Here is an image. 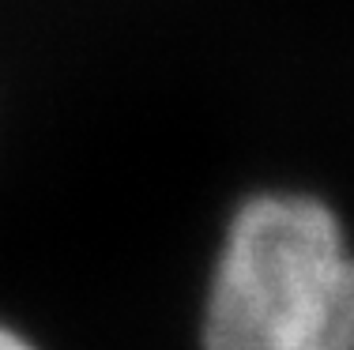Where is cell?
<instances>
[{"label":"cell","instance_id":"6da1fadb","mask_svg":"<svg viewBox=\"0 0 354 350\" xmlns=\"http://www.w3.org/2000/svg\"><path fill=\"white\" fill-rule=\"evenodd\" d=\"M207 350H354V253L309 196L234 215L204 309Z\"/></svg>","mask_w":354,"mask_h":350},{"label":"cell","instance_id":"7a4b0ae2","mask_svg":"<svg viewBox=\"0 0 354 350\" xmlns=\"http://www.w3.org/2000/svg\"><path fill=\"white\" fill-rule=\"evenodd\" d=\"M0 350H38V347L27 343L23 336H15L12 328H0Z\"/></svg>","mask_w":354,"mask_h":350}]
</instances>
